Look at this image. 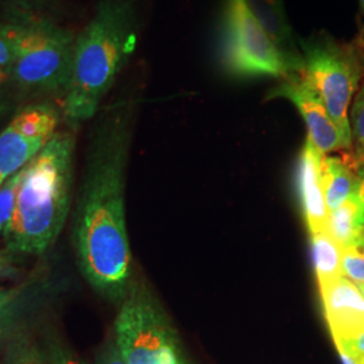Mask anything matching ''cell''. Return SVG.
Here are the masks:
<instances>
[{
    "label": "cell",
    "instance_id": "1",
    "mask_svg": "<svg viewBox=\"0 0 364 364\" xmlns=\"http://www.w3.org/2000/svg\"><path fill=\"white\" fill-rule=\"evenodd\" d=\"M132 109L130 102L112 105L93 127L73 218L78 267L93 290L112 301H123L131 287L124 192Z\"/></svg>",
    "mask_w": 364,
    "mask_h": 364
},
{
    "label": "cell",
    "instance_id": "2",
    "mask_svg": "<svg viewBox=\"0 0 364 364\" xmlns=\"http://www.w3.org/2000/svg\"><path fill=\"white\" fill-rule=\"evenodd\" d=\"M138 11L134 0H100L90 22L76 36L72 77L63 112L78 126L99 111L138 45Z\"/></svg>",
    "mask_w": 364,
    "mask_h": 364
},
{
    "label": "cell",
    "instance_id": "3",
    "mask_svg": "<svg viewBox=\"0 0 364 364\" xmlns=\"http://www.w3.org/2000/svg\"><path fill=\"white\" fill-rule=\"evenodd\" d=\"M75 149V135L57 131L22 169L13 220L3 236L9 250L41 255L57 242L72 205Z\"/></svg>",
    "mask_w": 364,
    "mask_h": 364
},
{
    "label": "cell",
    "instance_id": "4",
    "mask_svg": "<svg viewBox=\"0 0 364 364\" xmlns=\"http://www.w3.org/2000/svg\"><path fill=\"white\" fill-rule=\"evenodd\" d=\"M16 54L11 77L36 93L64 95L72 77L76 36L36 13L15 11Z\"/></svg>",
    "mask_w": 364,
    "mask_h": 364
},
{
    "label": "cell",
    "instance_id": "5",
    "mask_svg": "<svg viewBox=\"0 0 364 364\" xmlns=\"http://www.w3.org/2000/svg\"><path fill=\"white\" fill-rule=\"evenodd\" d=\"M304 78L318 93L346 142L352 147L348 109L364 75V52L358 43L328 34L299 41Z\"/></svg>",
    "mask_w": 364,
    "mask_h": 364
},
{
    "label": "cell",
    "instance_id": "6",
    "mask_svg": "<svg viewBox=\"0 0 364 364\" xmlns=\"http://www.w3.org/2000/svg\"><path fill=\"white\" fill-rule=\"evenodd\" d=\"M220 42L221 65L232 77L296 76L246 0H224Z\"/></svg>",
    "mask_w": 364,
    "mask_h": 364
},
{
    "label": "cell",
    "instance_id": "7",
    "mask_svg": "<svg viewBox=\"0 0 364 364\" xmlns=\"http://www.w3.org/2000/svg\"><path fill=\"white\" fill-rule=\"evenodd\" d=\"M114 341L126 364H185L174 329L142 287H130L122 301Z\"/></svg>",
    "mask_w": 364,
    "mask_h": 364
},
{
    "label": "cell",
    "instance_id": "8",
    "mask_svg": "<svg viewBox=\"0 0 364 364\" xmlns=\"http://www.w3.org/2000/svg\"><path fill=\"white\" fill-rule=\"evenodd\" d=\"M60 111L52 103L22 108L0 131V185L21 171L57 132Z\"/></svg>",
    "mask_w": 364,
    "mask_h": 364
},
{
    "label": "cell",
    "instance_id": "9",
    "mask_svg": "<svg viewBox=\"0 0 364 364\" xmlns=\"http://www.w3.org/2000/svg\"><path fill=\"white\" fill-rule=\"evenodd\" d=\"M269 97L287 99L296 105L306 124L308 141L323 156L343 149H351L332 120L321 97L302 75L284 78L281 84L270 91Z\"/></svg>",
    "mask_w": 364,
    "mask_h": 364
},
{
    "label": "cell",
    "instance_id": "10",
    "mask_svg": "<svg viewBox=\"0 0 364 364\" xmlns=\"http://www.w3.org/2000/svg\"><path fill=\"white\" fill-rule=\"evenodd\" d=\"M332 338H341L364 329V294L344 277L318 285Z\"/></svg>",
    "mask_w": 364,
    "mask_h": 364
},
{
    "label": "cell",
    "instance_id": "11",
    "mask_svg": "<svg viewBox=\"0 0 364 364\" xmlns=\"http://www.w3.org/2000/svg\"><path fill=\"white\" fill-rule=\"evenodd\" d=\"M323 154L308 139L301 151L297 168V188L301 207L311 235L328 231L326 198L321 185Z\"/></svg>",
    "mask_w": 364,
    "mask_h": 364
},
{
    "label": "cell",
    "instance_id": "12",
    "mask_svg": "<svg viewBox=\"0 0 364 364\" xmlns=\"http://www.w3.org/2000/svg\"><path fill=\"white\" fill-rule=\"evenodd\" d=\"M251 13L254 14L266 34L284 55L287 64L296 75L304 73V58L299 45L294 39L293 30L287 22L281 0H246Z\"/></svg>",
    "mask_w": 364,
    "mask_h": 364
},
{
    "label": "cell",
    "instance_id": "13",
    "mask_svg": "<svg viewBox=\"0 0 364 364\" xmlns=\"http://www.w3.org/2000/svg\"><path fill=\"white\" fill-rule=\"evenodd\" d=\"M328 232L341 248L364 246V212L355 195L329 212Z\"/></svg>",
    "mask_w": 364,
    "mask_h": 364
},
{
    "label": "cell",
    "instance_id": "14",
    "mask_svg": "<svg viewBox=\"0 0 364 364\" xmlns=\"http://www.w3.org/2000/svg\"><path fill=\"white\" fill-rule=\"evenodd\" d=\"M321 185L326 208L335 210L350 200L355 193L356 174L338 156H323Z\"/></svg>",
    "mask_w": 364,
    "mask_h": 364
},
{
    "label": "cell",
    "instance_id": "15",
    "mask_svg": "<svg viewBox=\"0 0 364 364\" xmlns=\"http://www.w3.org/2000/svg\"><path fill=\"white\" fill-rule=\"evenodd\" d=\"M313 266L318 285L343 277L341 257L343 248L328 231L311 235Z\"/></svg>",
    "mask_w": 364,
    "mask_h": 364
},
{
    "label": "cell",
    "instance_id": "16",
    "mask_svg": "<svg viewBox=\"0 0 364 364\" xmlns=\"http://www.w3.org/2000/svg\"><path fill=\"white\" fill-rule=\"evenodd\" d=\"M3 364H49V358L28 335L16 332L7 343Z\"/></svg>",
    "mask_w": 364,
    "mask_h": 364
},
{
    "label": "cell",
    "instance_id": "17",
    "mask_svg": "<svg viewBox=\"0 0 364 364\" xmlns=\"http://www.w3.org/2000/svg\"><path fill=\"white\" fill-rule=\"evenodd\" d=\"M21 178L22 170L15 173L0 185V235L3 236L7 232V228L13 220Z\"/></svg>",
    "mask_w": 364,
    "mask_h": 364
},
{
    "label": "cell",
    "instance_id": "18",
    "mask_svg": "<svg viewBox=\"0 0 364 364\" xmlns=\"http://www.w3.org/2000/svg\"><path fill=\"white\" fill-rule=\"evenodd\" d=\"M350 124L356 156L364 159V82L352 103Z\"/></svg>",
    "mask_w": 364,
    "mask_h": 364
},
{
    "label": "cell",
    "instance_id": "19",
    "mask_svg": "<svg viewBox=\"0 0 364 364\" xmlns=\"http://www.w3.org/2000/svg\"><path fill=\"white\" fill-rule=\"evenodd\" d=\"M341 274L358 287H364V246L343 248Z\"/></svg>",
    "mask_w": 364,
    "mask_h": 364
},
{
    "label": "cell",
    "instance_id": "20",
    "mask_svg": "<svg viewBox=\"0 0 364 364\" xmlns=\"http://www.w3.org/2000/svg\"><path fill=\"white\" fill-rule=\"evenodd\" d=\"M16 54V30L13 22L0 23V73L10 75Z\"/></svg>",
    "mask_w": 364,
    "mask_h": 364
},
{
    "label": "cell",
    "instance_id": "21",
    "mask_svg": "<svg viewBox=\"0 0 364 364\" xmlns=\"http://www.w3.org/2000/svg\"><path fill=\"white\" fill-rule=\"evenodd\" d=\"M46 352L49 364H87L63 343H52Z\"/></svg>",
    "mask_w": 364,
    "mask_h": 364
},
{
    "label": "cell",
    "instance_id": "22",
    "mask_svg": "<svg viewBox=\"0 0 364 364\" xmlns=\"http://www.w3.org/2000/svg\"><path fill=\"white\" fill-rule=\"evenodd\" d=\"M335 346L346 347L347 350L364 356V329L356 331L346 338H335Z\"/></svg>",
    "mask_w": 364,
    "mask_h": 364
},
{
    "label": "cell",
    "instance_id": "23",
    "mask_svg": "<svg viewBox=\"0 0 364 364\" xmlns=\"http://www.w3.org/2000/svg\"><path fill=\"white\" fill-rule=\"evenodd\" d=\"M14 293L9 290H0V335L3 333L13 309Z\"/></svg>",
    "mask_w": 364,
    "mask_h": 364
},
{
    "label": "cell",
    "instance_id": "24",
    "mask_svg": "<svg viewBox=\"0 0 364 364\" xmlns=\"http://www.w3.org/2000/svg\"><path fill=\"white\" fill-rule=\"evenodd\" d=\"M96 364H126V362L117 350L115 341H111L107 344V347H105V350L99 355V359Z\"/></svg>",
    "mask_w": 364,
    "mask_h": 364
},
{
    "label": "cell",
    "instance_id": "25",
    "mask_svg": "<svg viewBox=\"0 0 364 364\" xmlns=\"http://www.w3.org/2000/svg\"><path fill=\"white\" fill-rule=\"evenodd\" d=\"M14 7L15 11H23V13H34V9L41 7L42 4L48 3L49 0H6Z\"/></svg>",
    "mask_w": 364,
    "mask_h": 364
},
{
    "label": "cell",
    "instance_id": "26",
    "mask_svg": "<svg viewBox=\"0 0 364 364\" xmlns=\"http://www.w3.org/2000/svg\"><path fill=\"white\" fill-rule=\"evenodd\" d=\"M355 197L359 201L360 207L363 209L364 212V165L358 170L356 173V186H355Z\"/></svg>",
    "mask_w": 364,
    "mask_h": 364
},
{
    "label": "cell",
    "instance_id": "27",
    "mask_svg": "<svg viewBox=\"0 0 364 364\" xmlns=\"http://www.w3.org/2000/svg\"><path fill=\"white\" fill-rule=\"evenodd\" d=\"M336 348H338V355H340L343 363L362 364L359 355H356L355 352L350 351V350H347L346 347H341V346H336Z\"/></svg>",
    "mask_w": 364,
    "mask_h": 364
},
{
    "label": "cell",
    "instance_id": "28",
    "mask_svg": "<svg viewBox=\"0 0 364 364\" xmlns=\"http://www.w3.org/2000/svg\"><path fill=\"white\" fill-rule=\"evenodd\" d=\"M359 4H360V9H362L364 14V0H359Z\"/></svg>",
    "mask_w": 364,
    "mask_h": 364
},
{
    "label": "cell",
    "instance_id": "29",
    "mask_svg": "<svg viewBox=\"0 0 364 364\" xmlns=\"http://www.w3.org/2000/svg\"><path fill=\"white\" fill-rule=\"evenodd\" d=\"M3 109H4V105L0 103V117H1V115H3Z\"/></svg>",
    "mask_w": 364,
    "mask_h": 364
},
{
    "label": "cell",
    "instance_id": "30",
    "mask_svg": "<svg viewBox=\"0 0 364 364\" xmlns=\"http://www.w3.org/2000/svg\"><path fill=\"white\" fill-rule=\"evenodd\" d=\"M6 78V75H3V73H0V84H1V81Z\"/></svg>",
    "mask_w": 364,
    "mask_h": 364
},
{
    "label": "cell",
    "instance_id": "31",
    "mask_svg": "<svg viewBox=\"0 0 364 364\" xmlns=\"http://www.w3.org/2000/svg\"><path fill=\"white\" fill-rule=\"evenodd\" d=\"M356 355H358V353H356ZM359 358H360V362H362V364H364V356H360V355H359Z\"/></svg>",
    "mask_w": 364,
    "mask_h": 364
},
{
    "label": "cell",
    "instance_id": "32",
    "mask_svg": "<svg viewBox=\"0 0 364 364\" xmlns=\"http://www.w3.org/2000/svg\"><path fill=\"white\" fill-rule=\"evenodd\" d=\"M359 289H360V290H362V291H363V294H364V287H359Z\"/></svg>",
    "mask_w": 364,
    "mask_h": 364
}]
</instances>
